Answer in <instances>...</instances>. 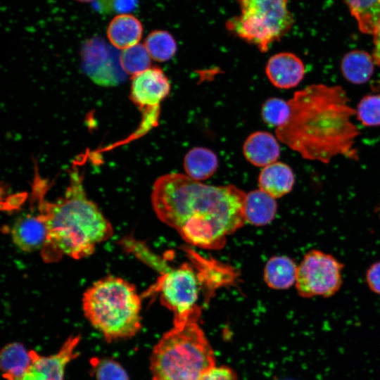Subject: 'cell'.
<instances>
[{"label": "cell", "instance_id": "6da1fadb", "mask_svg": "<svg viewBox=\"0 0 380 380\" xmlns=\"http://www.w3.org/2000/svg\"><path fill=\"white\" fill-rule=\"evenodd\" d=\"M246 196L232 184L208 185L186 175L168 173L154 182L151 203L157 217L187 243L219 250L246 222Z\"/></svg>", "mask_w": 380, "mask_h": 380}, {"label": "cell", "instance_id": "7a4b0ae2", "mask_svg": "<svg viewBox=\"0 0 380 380\" xmlns=\"http://www.w3.org/2000/svg\"><path fill=\"white\" fill-rule=\"evenodd\" d=\"M348 102L339 86H308L289 101V118L276 135L305 159L324 163L338 155L357 159L353 146L360 132L350 120L356 111Z\"/></svg>", "mask_w": 380, "mask_h": 380}, {"label": "cell", "instance_id": "3957f363", "mask_svg": "<svg viewBox=\"0 0 380 380\" xmlns=\"http://www.w3.org/2000/svg\"><path fill=\"white\" fill-rule=\"evenodd\" d=\"M39 213L47 227L45 247L75 260L90 256L96 245L113 234L110 221L87 196L78 172L72 174L64 195L53 202L43 201Z\"/></svg>", "mask_w": 380, "mask_h": 380}, {"label": "cell", "instance_id": "277c9868", "mask_svg": "<svg viewBox=\"0 0 380 380\" xmlns=\"http://www.w3.org/2000/svg\"><path fill=\"white\" fill-rule=\"evenodd\" d=\"M82 307L91 326L107 342L130 338L141 329V299L135 286L115 276L92 284L83 293Z\"/></svg>", "mask_w": 380, "mask_h": 380}, {"label": "cell", "instance_id": "5b68a950", "mask_svg": "<svg viewBox=\"0 0 380 380\" xmlns=\"http://www.w3.org/2000/svg\"><path fill=\"white\" fill-rule=\"evenodd\" d=\"M198 320L174 325L160 338L151 356V380H201L216 366L214 351Z\"/></svg>", "mask_w": 380, "mask_h": 380}, {"label": "cell", "instance_id": "8992f818", "mask_svg": "<svg viewBox=\"0 0 380 380\" xmlns=\"http://www.w3.org/2000/svg\"><path fill=\"white\" fill-rule=\"evenodd\" d=\"M240 13L226 22L234 35L255 45L261 52L279 41L292 27L287 0H236Z\"/></svg>", "mask_w": 380, "mask_h": 380}, {"label": "cell", "instance_id": "52a82bcc", "mask_svg": "<svg viewBox=\"0 0 380 380\" xmlns=\"http://www.w3.org/2000/svg\"><path fill=\"white\" fill-rule=\"evenodd\" d=\"M189 263L170 270L163 274L155 285L160 293L161 304L174 315V325H181L190 319H199L203 306L200 304L203 288L210 290L205 278L196 265Z\"/></svg>", "mask_w": 380, "mask_h": 380}, {"label": "cell", "instance_id": "ba28073f", "mask_svg": "<svg viewBox=\"0 0 380 380\" xmlns=\"http://www.w3.org/2000/svg\"><path fill=\"white\" fill-rule=\"evenodd\" d=\"M343 265L330 254L311 250L298 267L296 288L303 298L334 295L342 285Z\"/></svg>", "mask_w": 380, "mask_h": 380}, {"label": "cell", "instance_id": "9c48e42d", "mask_svg": "<svg viewBox=\"0 0 380 380\" xmlns=\"http://www.w3.org/2000/svg\"><path fill=\"white\" fill-rule=\"evenodd\" d=\"M82 66L87 75L103 86L116 85L126 73L120 62V54H115L107 44L99 37L87 42L82 49Z\"/></svg>", "mask_w": 380, "mask_h": 380}, {"label": "cell", "instance_id": "30bf717a", "mask_svg": "<svg viewBox=\"0 0 380 380\" xmlns=\"http://www.w3.org/2000/svg\"><path fill=\"white\" fill-rule=\"evenodd\" d=\"M170 91V83L163 70L151 67L132 77L130 99L144 113H159V106Z\"/></svg>", "mask_w": 380, "mask_h": 380}, {"label": "cell", "instance_id": "8fae6325", "mask_svg": "<svg viewBox=\"0 0 380 380\" xmlns=\"http://www.w3.org/2000/svg\"><path fill=\"white\" fill-rule=\"evenodd\" d=\"M80 336H70L56 353L43 356L33 350L32 361L26 372L16 380H64L67 365L78 356Z\"/></svg>", "mask_w": 380, "mask_h": 380}, {"label": "cell", "instance_id": "7c38bea8", "mask_svg": "<svg viewBox=\"0 0 380 380\" xmlns=\"http://www.w3.org/2000/svg\"><path fill=\"white\" fill-rule=\"evenodd\" d=\"M11 234L14 244L25 252L44 248L48 238L46 224L39 213L18 217L12 226Z\"/></svg>", "mask_w": 380, "mask_h": 380}, {"label": "cell", "instance_id": "4fadbf2b", "mask_svg": "<svg viewBox=\"0 0 380 380\" xmlns=\"http://www.w3.org/2000/svg\"><path fill=\"white\" fill-rule=\"evenodd\" d=\"M265 72L274 87L290 89L296 87L303 80L305 66L300 58L294 53L281 52L269 59Z\"/></svg>", "mask_w": 380, "mask_h": 380}, {"label": "cell", "instance_id": "5bb4252c", "mask_svg": "<svg viewBox=\"0 0 380 380\" xmlns=\"http://www.w3.org/2000/svg\"><path fill=\"white\" fill-rule=\"evenodd\" d=\"M142 34L143 25L141 21L131 13L115 15L106 30L110 44L121 51L139 44Z\"/></svg>", "mask_w": 380, "mask_h": 380}, {"label": "cell", "instance_id": "9a60e30c", "mask_svg": "<svg viewBox=\"0 0 380 380\" xmlns=\"http://www.w3.org/2000/svg\"><path fill=\"white\" fill-rule=\"evenodd\" d=\"M243 153L252 165L265 167L276 162L280 154V148L272 134L258 131L247 137L243 146Z\"/></svg>", "mask_w": 380, "mask_h": 380}, {"label": "cell", "instance_id": "2e32d148", "mask_svg": "<svg viewBox=\"0 0 380 380\" xmlns=\"http://www.w3.org/2000/svg\"><path fill=\"white\" fill-rule=\"evenodd\" d=\"M294 182L295 177L291 167L277 161L263 167L258 177L260 189L275 198L289 193Z\"/></svg>", "mask_w": 380, "mask_h": 380}, {"label": "cell", "instance_id": "e0dca14e", "mask_svg": "<svg viewBox=\"0 0 380 380\" xmlns=\"http://www.w3.org/2000/svg\"><path fill=\"white\" fill-rule=\"evenodd\" d=\"M277 203L275 198L261 189L246 194L244 214L246 222L255 226H264L275 217Z\"/></svg>", "mask_w": 380, "mask_h": 380}, {"label": "cell", "instance_id": "ac0fdd59", "mask_svg": "<svg viewBox=\"0 0 380 380\" xmlns=\"http://www.w3.org/2000/svg\"><path fill=\"white\" fill-rule=\"evenodd\" d=\"M33 358V350H27L19 342L5 346L0 355L2 376L6 380H16L30 367Z\"/></svg>", "mask_w": 380, "mask_h": 380}, {"label": "cell", "instance_id": "d6986e66", "mask_svg": "<svg viewBox=\"0 0 380 380\" xmlns=\"http://www.w3.org/2000/svg\"><path fill=\"white\" fill-rule=\"evenodd\" d=\"M298 267L290 258L272 257L264 269V280L271 289L284 290L296 284Z\"/></svg>", "mask_w": 380, "mask_h": 380}, {"label": "cell", "instance_id": "ffe728a7", "mask_svg": "<svg viewBox=\"0 0 380 380\" xmlns=\"http://www.w3.org/2000/svg\"><path fill=\"white\" fill-rule=\"evenodd\" d=\"M218 159L215 153L206 148L196 147L187 152L184 169L190 178L201 182L210 178L217 170Z\"/></svg>", "mask_w": 380, "mask_h": 380}, {"label": "cell", "instance_id": "44dd1931", "mask_svg": "<svg viewBox=\"0 0 380 380\" xmlns=\"http://www.w3.org/2000/svg\"><path fill=\"white\" fill-rule=\"evenodd\" d=\"M374 61L367 52L355 50L346 53L341 63L344 77L354 84L367 82L374 72Z\"/></svg>", "mask_w": 380, "mask_h": 380}, {"label": "cell", "instance_id": "7402d4cb", "mask_svg": "<svg viewBox=\"0 0 380 380\" xmlns=\"http://www.w3.org/2000/svg\"><path fill=\"white\" fill-rule=\"evenodd\" d=\"M360 30L372 34L380 20V0H346Z\"/></svg>", "mask_w": 380, "mask_h": 380}, {"label": "cell", "instance_id": "603a6c76", "mask_svg": "<svg viewBox=\"0 0 380 380\" xmlns=\"http://www.w3.org/2000/svg\"><path fill=\"white\" fill-rule=\"evenodd\" d=\"M144 46L151 59L165 62L177 51V43L173 36L166 30H153L146 37Z\"/></svg>", "mask_w": 380, "mask_h": 380}, {"label": "cell", "instance_id": "cb8c5ba5", "mask_svg": "<svg viewBox=\"0 0 380 380\" xmlns=\"http://www.w3.org/2000/svg\"><path fill=\"white\" fill-rule=\"evenodd\" d=\"M151 58L142 44L122 50L120 53L121 67L127 75L132 77L151 68Z\"/></svg>", "mask_w": 380, "mask_h": 380}, {"label": "cell", "instance_id": "d4e9b609", "mask_svg": "<svg viewBox=\"0 0 380 380\" xmlns=\"http://www.w3.org/2000/svg\"><path fill=\"white\" fill-rule=\"evenodd\" d=\"M91 374L96 380H129L122 366L109 357H93L90 360Z\"/></svg>", "mask_w": 380, "mask_h": 380}, {"label": "cell", "instance_id": "484cf974", "mask_svg": "<svg viewBox=\"0 0 380 380\" xmlns=\"http://www.w3.org/2000/svg\"><path fill=\"white\" fill-rule=\"evenodd\" d=\"M291 109L289 101L279 98H270L262 106L261 115L269 125L279 127L289 120Z\"/></svg>", "mask_w": 380, "mask_h": 380}, {"label": "cell", "instance_id": "4316f807", "mask_svg": "<svg viewBox=\"0 0 380 380\" xmlns=\"http://www.w3.org/2000/svg\"><path fill=\"white\" fill-rule=\"evenodd\" d=\"M356 114L365 126H379L380 94H369L363 97L357 106Z\"/></svg>", "mask_w": 380, "mask_h": 380}, {"label": "cell", "instance_id": "83f0119b", "mask_svg": "<svg viewBox=\"0 0 380 380\" xmlns=\"http://www.w3.org/2000/svg\"><path fill=\"white\" fill-rule=\"evenodd\" d=\"M100 8L117 14L131 13L138 6L139 0H100Z\"/></svg>", "mask_w": 380, "mask_h": 380}, {"label": "cell", "instance_id": "f1b7e54d", "mask_svg": "<svg viewBox=\"0 0 380 380\" xmlns=\"http://www.w3.org/2000/svg\"><path fill=\"white\" fill-rule=\"evenodd\" d=\"M201 380H237L236 373L227 366L214 367Z\"/></svg>", "mask_w": 380, "mask_h": 380}, {"label": "cell", "instance_id": "f546056e", "mask_svg": "<svg viewBox=\"0 0 380 380\" xmlns=\"http://www.w3.org/2000/svg\"><path fill=\"white\" fill-rule=\"evenodd\" d=\"M366 281L372 291L380 295V261L373 263L368 268Z\"/></svg>", "mask_w": 380, "mask_h": 380}, {"label": "cell", "instance_id": "4dcf8cb0", "mask_svg": "<svg viewBox=\"0 0 380 380\" xmlns=\"http://www.w3.org/2000/svg\"><path fill=\"white\" fill-rule=\"evenodd\" d=\"M372 35L374 36V44L372 57L375 64L380 65V20L376 25Z\"/></svg>", "mask_w": 380, "mask_h": 380}, {"label": "cell", "instance_id": "1f68e13d", "mask_svg": "<svg viewBox=\"0 0 380 380\" xmlns=\"http://www.w3.org/2000/svg\"><path fill=\"white\" fill-rule=\"evenodd\" d=\"M75 1L80 3H90V2L94 1L95 0H75Z\"/></svg>", "mask_w": 380, "mask_h": 380}, {"label": "cell", "instance_id": "d6a6232c", "mask_svg": "<svg viewBox=\"0 0 380 380\" xmlns=\"http://www.w3.org/2000/svg\"><path fill=\"white\" fill-rule=\"evenodd\" d=\"M377 213L379 216L380 217V205L377 208Z\"/></svg>", "mask_w": 380, "mask_h": 380}]
</instances>
